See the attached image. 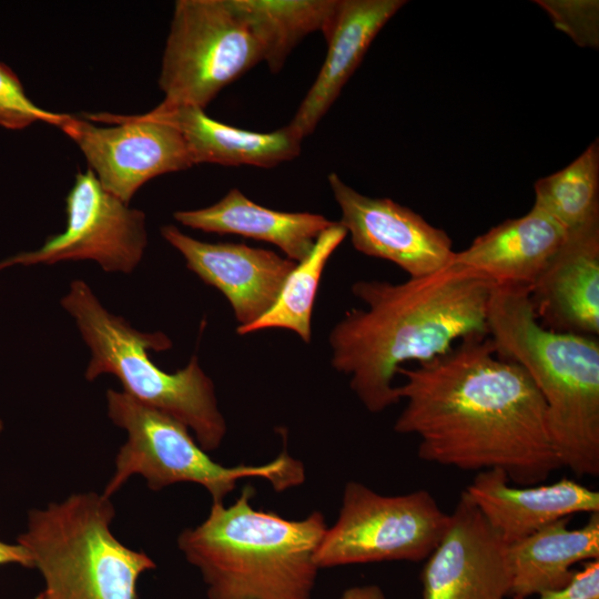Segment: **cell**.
<instances>
[{
	"label": "cell",
	"instance_id": "1",
	"mask_svg": "<svg viewBox=\"0 0 599 599\" xmlns=\"http://www.w3.org/2000/svg\"><path fill=\"white\" fill-rule=\"evenodd\" d=\"M398 373L405 383L396 390L406 405L394 429L419 438L424 461L500 469L517 486L541 484L561 468L542 396L519 364L497 355L488 335L466 337Z\"/></svg>",
	"mask_w": 599,
	"mask_h": 599
},
{
	"label": "cell",
	"instance_id": "2",
	"mask_svg": "<svg viewBox=\"0 0 599 599\" xmlns=\"http://www.w3.org/2000/svg\"><path fill=\"white\" fill-rule=\"evenodd\" d=\"M463 266L399 284L361 280L352 293L367 306L351 308L329 333L331 363L370 413L398 403L395 375L404 363L427 362L466 337L488 335L493 286Z\"/></svg>",
	"mask_w": 599,
	"mask_h": 599
},
{
	"label": "cell",
	"instance_id": "3",
	"mask_svg": "<svg viewBox=\"0 0 599 599\" xmlns=\"http://www.w3.org/2000/svg\"><path fill=\"white\" fill-rule=\"evenodd\" d=\"M254 494L247 485L229 507L212 502L202 524L179 535L180 550L200 570L207 599H312L324 516L285 519L254 509Z\"/></svg>",
	"mask_w": 599,
	"mask_h": 599
},
{
	"label": "cell",
	"instance_id": "4",
	"mask_svg": "<svg viewBox=\"0 0 599 599\" xmlns=\"http://www.w3.org/2000/svg\"><path fill=\"white\" fill-rule=\"evenodd\" d=\"M488 336L497 355L519 364L546 404L551 443L561 467L599 475V341L544 327L528 288L494 285Z\"/></svg>",
	"mask_w": 599,
	"mask_h": 599
},
{
	"label": "cell",
	"instance_id": "5",
	"mask_svg": "<svg viewBox=\"0 0 599 599\" xmlns=\"http://www.w3.org/2000/svg\"><path fill=\"white\" fill-rule=\"evenodd\" d=\"M60 303L89 347L87 380H95L103 374L115 376L124 393L192 430L202 449L219 448L226 434V423L219 409L214 384L195 355L174 373L159 368L149 357V351H166L172 347V341L162 332H141L111 313L82 280L70 283Z\"/></svg>",
	"mask_w": 599,
	"mask_h": 599
},
{
	"label": "cell",
	"instance_id": "6",
	"mask_svg": "<svg viewBox=\"0 0 599 599\" xmlns=\"http://www.w3.org/2000/svg\"><path fill=\"white\" fill-rule=\"evenodd\" d=\"M114 516L110 498L93 491L29 512L17 540L44 579V599H139L140 576L156 565L113 535Z\"/></svg>",
	"mask_w": 599,
	"mask_h": 599
},
{
	"label": "cell",
	"instance_id": "7",
	"mask_svg": "<svg viewBox=\"0 0 599 599\" xmlns=\"http://www.w3.org/2000/svg\"><path fill=\"white\" fill-rule=\"evenodd\" d=\"M108 416L126 433V440L115 457V470L104 491L116 493L133 475H141L152 490L176 483H194L204 487L213 502H223L238 480L261 478L274 490L284 491L305 480L298 459L284 449L263 465L225 467L215 463L175 418L148 406L123 390H106Z\"/></svg>",
	"mask_w": 599,
	"mask_h": 599
},
{
	"label": "cell",
	"instance_id": "8",
	"mask_svg": "<svg viewBox=\"0 0 599 599\" xmlns=\"http://www.w3.org/2000/svg\"><path fill=\"white\" fill-rule=\"evenodd\" d=\"M261 61V44L230 0H177L162 58L164 100L159 105L204 110Z\"/></svg>",
	"mask_w": 599,
	"mask_h": 599
},
{
	"label": "cell",
	"instance_id": "9",
	"mask_svg": "<svg viewBox=\"0 0 599 599\" xmlns=\"http://www.w3.org/2000/svg\"><path fill=\"white\" fill-rule=\"evenodd\" d=\"M449 524L434 496L419 489L378 494L358 481L345 485L338 518L315 552L319 568L380 561H423Z\"/></svg>",
	"mask_w": 599,
	"mask_h": 599
},
{
	"label": "cell",
	"instance_id": "10",
	"mask_svg": "<svg viewBox=\"0 0 599 599\" xmlns=\"http://www.w3.org/2000/svg\"><path fill=\"white\" fill-rule=\"evenodd\" d=\"M72 115L59 126L82 151L100 184L129 204L151 179L193 166L179 130L149 112Z\"/></svg>",
	"mask_w": 599,
	"mask_h": 599
},
{
	"label": "cell",
	"instance_id": "11",
	"mask_svg": "<svg viewBox=\"0 0 599 599\" xmlns=\"http://www.w3.org/2000/svg\"><path fill=\"white\" fill-rule=\"evenodd\" d=\"M63 232L31 252L0 262V271L13 265H52L63 261H94L108 273H132L148 246L146 217L100 184L91 169L75 175L65 197Z\"/></svg>",
	"mask_w": 599,
	"mask_h": 599
},
{
	"label": "cell",
	"instance_id": "12",
	"mask_svg": "<svg viewBox=\"0 0 599 599\" xmlns=\"http://www.w3.org/2000/svg\"><path fill=\"white\" fill-rule=\"evenodd\" d=\"M327 180L341 209L338 222L358 252L396 264L409 278L430 275L451 264L455 251L444 230L392 199L361 194L336 173Z\"/></svg>",
	"mask_w": 599,
	"mask_h": 599
},
{
	"label": "cell",
	"instance_id": "13",
	"mask_svg": "<svg viewBox=\"0 0 599 599\" xmlns=\"http://www.w3.org/2000/svg\"><path fill=\"white\" fill-rule=\"evenodd\" d=\"M422 599H506L511 595L507 544L463 491L448 527L425 559Z\"/></svg>",
	"mask_w": 599,
	"mask_h": 599
},
{
	"label": "cell",
	"instance_id": "14",
	"mask_svg": "<svg viewBox=\"0 0 599 599\" xmlns=\"http://www.w3.org/2000/svg\"><path fill=\"white\" fill-rule=\"evenodd\" d=\"M161 235L183 256L191 272L226 297L241 327L271 308L296 265L270 250L199 241L170 224L161 227Z\"/></svg>",
	"mask_w": 599,
	"mask_h": 599
},
{
	"label": "cell",
	"instance_id": "15",
	"mask_svg": "<svg viewBox=\"0 0 599 599\" xmlns=\"http://www.w3.org/2000/svg\"><path fill=\"white\" fill-rule=\"evenodd\" d=\"M528 296L546 328L599 335V223L568 233Z\"/></svg>",
	"mask_w": 599,
	"mask_h": 599
},
{
	"label": "cell",
	"instance_id": "16",
	"mask_svg": "<svg viewBox=\"0 0 599 599\" xmlns=\"http://www.w3.org/2000/svg\"><path fill=\"white\" fill-rule=\"evenodd\" d=\"M500 469L483 470L464 493L488 525L510 545L576 514L599 512V493L567 477L551 484L510 485Z\"/></svg>",
	"mask_w": 599,
	"mask_h": 599
},
{
	"label": "cell",
	"instance_id": "17",
	"mask_svg": "<svg viewBox=\"0 0 599 599\" xmlns=\"http://www.w3.org/2000/svg\"><path fill=\"white\" fill-rule=\"evenodd\" d=\"M405 0H337L323 31L327 52L319 72L287 124L301 140L316 129L383 27Z\"/></svg>",
	"mask_w": 599,
	"mask_h": 599
},
{
	"label": "cell",
	"instance_id": "18",
	"mask_svg": "<svg viewBox=\"0 0 599 599\" xmlns=\"http://www.w3.org/2000/svg\"><path fill=\"white\" fill-rule=\"evenodd\" d=\"M564 229L532 205L477 236L455 252L453 264L471 270L495 285L529 287L566 238Z\"/></svg>",
	"mask_w": 599,
	"mask_h": 599
},
{
	"label": "cell",
	"instance_id": "19",
	"mask_svg": "<svg viewBox=\"0 0 599 599\" xmlns=\"http://www.w3.org/2000/svg\"><path fill=\"white\" fill-rule=\"evenodd\" d=\"M149 113L179 130L193 165L273 167L301 153L302 140L287 125L273 132H254L222 123L191 105H158Z\"/></svg>",
	"mask_w": 599,
	"mask_h": 599
},
{
	"label": "cell",
	"instance_id": "20",
	"mask_svg": "<svg viewBox=\"0 0 599 599\" xmlns=\"http://www.w3.org/2000/svg\"><path fill=\"white\" fill-rule=\"evenodd\" d=\"M173 216L194 230L268 242L296 263L311 253L318 236L334 223L321 214L262 206L237 189L211 206L176 211Z\"/></svg>",
	"mask_w": 599,
	"mask_h": 599
},
{
	"label": "cell",
	"instance_id": "21",
	"mask_svg": "<svg viewBox=\"0 0 599 599\" xmlns=\"http://www.w3.org/2000/svg\"><path fill=\"white\" fill-rule=\"evenodd\" d=\"M569 521L557 520L507 545L511 597L560 589L572 579L575 565L599 559V512L579 528H569Z\"/></svg>",
	"mask_w": 599,
	"mask_h": 599
},
{
	"label": "cell",
	"instance_id": "22",
	"mask_svg": "<svg viewBox=\"0 0 599 599\" xmlns=\"http://www.w3.org/2000/svg\"><path fill=\"white\" fill-rule=\"evenodd\" d=\"M253 32L271 72L280 71L306 35L328 26L337 0H230Z\"/></svg>",
	"mask_w": 599,
	"mask_h": 599
},
{
	"label": "cell",
	"instance_id": "23",
	"mask_svg": "<svg viewBox=\"0 0 599 599\" xmlns=\"http://www.w3.org/2000/svg\"><path fill=\"white\" fill-rule=\"evenodd\" d=\"M347 231L334 222L316 240L311 253L286 277L271 308L248 326H237L240 335L266 328H285L296 333L308 344L312 338L311 318L324 267L346 237Z\"/></svg>",
	"mask_w": 599,
	"mask_h": 599
},
{
	"label": "cell",
	"instance_id": "24",
	"mask_svg": "<svg viewBox=\"0 0 599 599\" xmlns=\"http://www.w3.org/2000/svg\"><path fill=\"white\" fill-rule=\"evenodd\" d=\"M534 206L566 234L599 223V140L560 171L539 179Z\"/></svg>",
	"mask_w": 599,
	"mask_h": 599
},
{
	"label": "cell",
	"instance_id": "25",
	"mask_svg": "<svg viewBox=\"0 0 599 599\" xmlns=\"http://www.w3.org/2000/svg\"><path fill=\"white\" fill-rule=\"evenodd\" d=\"M68 114L41 109L27 95L18 75L0 62V126L22 130L35 122L60 126Z\"/></svg>",
	"mask_w": 599,
	"mask_h": 599
},
{
	"label": "cell",
	"instance_id": "26",
	"mask_svg": "<svg viewBox=\"0 0 599 599\" xmlns=\"http://www.w3.org/2000/svg\"><path fill=\"white\" fill-rule=\"evenodd\" d=\"M554 26L582 48L599 45L598 0H535Z\"/></svg>",
	"mask_w": 599,
	"mask_h": 599
},
{
	"label": "cell",
	"instance_id": "27",
	"mask_svg": "<svg viewBox=\"0 0 599 599\" xmlns=\"http://www.w3.org/2000/svg\"><path fill=\"white\" fill-rule=\"evenodd\" d=\"M512 599H599V559L585 562L560 589L541 592L535 598L514 596Z\"/></svg>",
	"mask_w": 599,
	"mask_h": 599
},
{
	"label": "cell",
	"instance_id": "28",
	"mask_svg": "<svg viewBox=\"0 0 599 599\" xmlns=\"http://www.w3.org/2000/svg\"><path fill=\"white\" fill-rule=\"evenodd\" d=\"M18 564L26 568H33L30 552L20 544L10 545L0 540V565Z\"/></svg>",
	"mask_w": 599,
	"mask_h": 599
},
{
	"label": "cell",
	"instance_id": "29",
	"mask_svg": "<svg viewBox=\"0 0 599 599\" xmlns=\"http://www.w3.org/2000/svg\"><path fill=\"white\" fill-rule=\"evenodd\" d=\"M341 599H386V597L379 586L364 585L346 589Z\"/></svg>",
	"mask_w": 599,
	"mask_h": 599
},
{
	"label": "cell",
	"instance_id": "30",
	"mask_svg": "<svg viewBox=\"0 0 599 599\" xmlns=\"http://www.w3.org/2000/svg\"><path fill=\"white\" fill-rule=\"evenodd\" d=\"M33 599H44L43 593L42 592L38 593Z\"/></svg>",
	"mask_w": 599,
	"mask_h": 599
},
{
	"label": "cell",
	"instance_id": "31",
	"mask_svg": "<svg viewBox=\"0 0 599 599\" xmlns=\"http://www.w3.org/2000/svg\"><path fill=\"white\" fill-rule=\"evenodd\" d=\"M3 428V424H2V420L0 419V432L2 430Z\"/></svg>",
	"mask_w": 599,
	"mask_h": 599
}]
</instances>
